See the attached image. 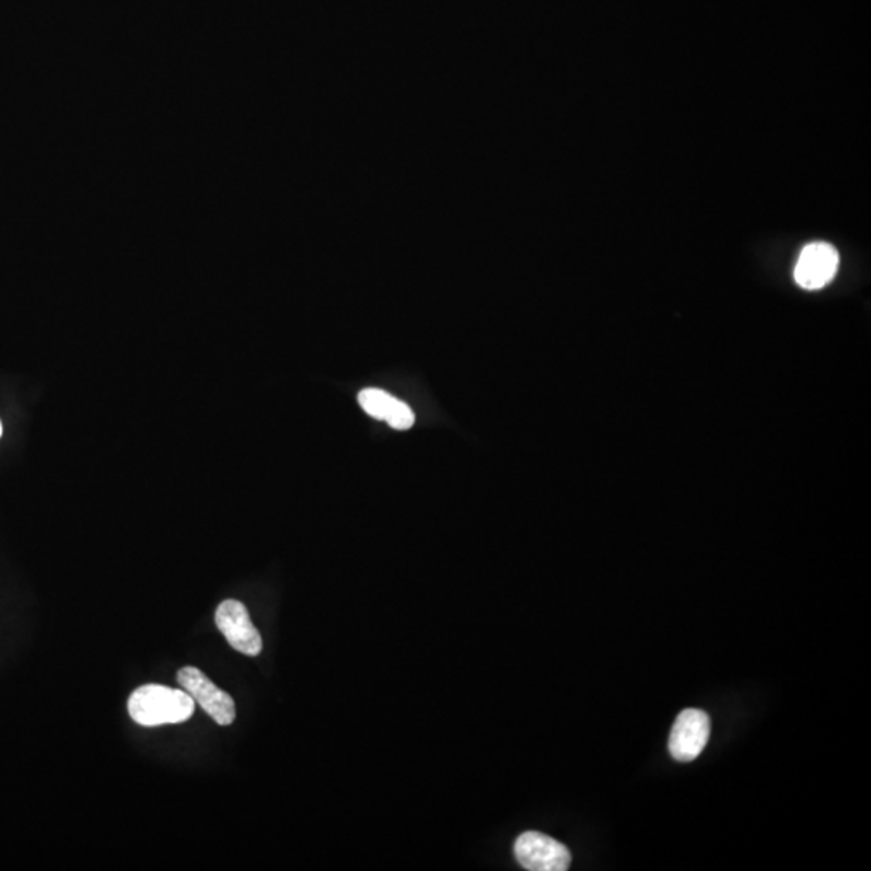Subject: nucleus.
Wrapping results in <instances>:
<instances>
[{
	"mask_svg": "<svg viewBox=\"0 0 871 871\" xmlns=\"http://www.w3.org/2000/svg\"><path fill=\"white\" fill-rule=\"evenodd\" d=\"M0 436H2V423H0Z\"/></svg>",
	"mask_w": 871,
	"mask_h": 871,
	"instance_id": "6e6552de",
	"label": "nucleus"
},
{
	"mask_svg": "<svg viewBox=\"0 0 871 871\" xmlns=\"http://www.w3.org/2000/svg\"><path fill=\"white\" fill-rule=\"evenodd\" d=\"M709 716L702 710H683L670 733V754L678 762L696 760L709 743Z\"/></svg>",
	"mask_w": 871,
	"mask_h": 871,
	"instance_id": "39448f33",
	"label": "nucleus"
},
{
	"mask_svg": "<svg viewBox=\"0 0 871 871\" xmlns=\"http://www.w3.org/2000/svg\"><path fill=\"white\" fill-rule=\"evenodd\" d=\"M839 254L826 243H812L802 249L794 268V278L801 288L815 291L825 288L835 278Z\"/></svg>",
	"mask_w": 871,
	"mask_h": 871,
	"instance_id": "423d86ee",
	"label": "nucleus"
},
{
	"mask_svg": "<svg viewBox=\"0 0 871 871\" xmlns=\"http://www.w3.org/2000/svg\"><path fill=\"white\" fill-rule=\"evenodd\" d=\"M216 623L231 648L236 649L237 652L249 657L258 655L262 652L264 642H262L260 632L252 623L249 612L243 602L234 601V599L221 602L220 607L217 608Z\"/></svg>",
	"mask_w": 871,
	"mask_h": 871,
	"instance_id": "20e7f679",
	"label": "nucleus"
},
{
	"mask_svg": "<svg viewBox=\"0 0 871 871\" xmlns=\"http://www.w3.org/2000/svg\"><path fill=\"white\" fill-rule=\"evenodd\" d=\"M515 857L530 871H565L571 863V852L564 844L537 832L523 833L516 839Z\"/></svg>",
	"mask_w": 871,
	"mask_h": 871,
	"instance_id": "7ed1b4c3",
	"label": "nucleus"
},
{
	"mask_svg": "<svg viewBox=\"0 0 871 871\" xmlns=\"http://www.w3.org/2000/svg\"><path fill=\"white\" fill-rule=\"evenodd\" d=\"M359 404L370 417L386 421L394 430L404 431L414 427V410L404 400L396 399L386 391L376 387L360 391Z\"/></svg>",
	"mask_w": 871,
	"mask_h": 871,
	"instance_id": "0eeeda50",
	"label": "nucleus"
},
{
	"mask_svg": "<svg viewBox=\"0 0 871 871\" xmlns=\"http://www.w3.org/2000/svg\"><path fill=\"white\" fill-rule=\"evenodd\" d=\"M196 702L185 689L160 685L138 687L128 700V712L132 721L141 727L178 724L189 720Z\"/></svg>",
	"mask_w": 871,
	"mask_h": 871,
	"instance_id": "f257e3e1",
	"label": "nucleus"
},
{
	"mask_svg": "<svg viewBox=\"0 0 871 871\" xmlns=\"http://www.w3.org/2000/svg\"><path fill=\"white\" fill-rule=\"evenodd\" d=\"M178 683L193 697L194 702L202 707L207 716L213 718L220 727H230L236 718V704L230 694L207 678L199 669L185 666L178 672Z\"/></svg>",
	"mask_w": 871,
	"mask_h": 871,
	"instance_id": "f03ea898",
	"label": "nucleus"
}]
</instances>
